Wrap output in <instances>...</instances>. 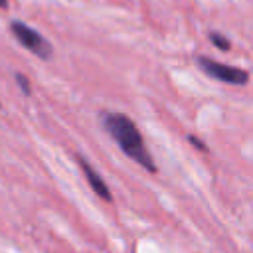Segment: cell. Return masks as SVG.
Listing matches in <instances>:
<instances>
[{"label": "cell", "mask_w": 253, "mask_h": 253, "mask_svg": "<svg viewBox=\"0 0 253 253\" xmlns=\"http://www.w3.org/2000/svg\"><path fill=\"white\" fill-rule=\"evenodd\" d=\"M103 126L130 160H134L138 166H142L144 170H148L152 174L158 170L146 144H144V138H142L138 126L134 125V121L130 117H126L123 113L107 111V113H103Z\"/></svg>", "instance_id": "6da1fadb"}, {"label": "cell", "mask_w": 253, "mask_h": 253, "mask_svg": "<svg viewBox=\"0 0 253 253\" xmlns=\"http://www.w3.org/2000/svg\"><path fill=\"white\" fill-rule=\"evenodd\" d=\"M10 32L12 36L20 42V45H24L28 51H32L34 55H38L40 59H51L53 55V45L49 43V40H45L38 30L30 28L28 24L20 22V20H12L10 22Z\"/></svg>", "instance_id": "7a4b0ae2"}, {"label": "cell", "mask_w": 253, "mask_h": 253, "mask_svg": "<svg viewBox=\"0 0 253 253\" xmlns=\"http://www.w3.org/2000/svg\"><path fill=\"white\" fill-rule=\"evenodd\" d=\"M196 61H198V67L206 75H210L211 79H217V81L227 83V85H247L249 83V71H245L241 67L219 63V61L206 57V55H200Z\"/></svg>", "instance_id": "3957f363"}, {"label": "cell", "mask_w": 253, "mask_h": 253, "mask_svg": "<svg viewBox=\"0 0 253 253\" xmlns=\"http://www.w3.org/2000/svg\"><path fill=\"white\" fill-rule=\"evenodd\" d=\"M77 158V164L81 166V170H83V174H85V180L89 182V186H91V190L101 198V200H105V202H113V194H111V190H109V186L105 184V180L99 176V172L81 156V154H77L75 156Z\"/></svg>", "instance_id": "277c9868"}, {"label": "cell", "mask_w": 253, "mask_h": 253, "mask_svg": "<svg viewBox=\"0 0 253 253\" xmlns=\"http://www.w3.org/2000/svg\"><path fill=\"white\" fill-rule=\"evenodd\" d=\"M210 40H211V43H213L217 49H221V51H229V49H231L229 40H227L223 34H219V32H210Z\"/></svg>", "instance_id": "5b68a950"}, {"label": "cell", "mask_w": 253, "mask_h": 253, "mask_svg": "<svg viewBox=\"0 0 253 253\" xmlns=\"http://www.w3.org/2000/svg\"><path fill=\"white\" fill-rule=\"evenodd\" d=\"M16 83L20 85V89H22V93H24V95H30V93H32L30 79H28L24 73H16Z\"/></svg>", "instance_id": "8992f818"}, {"label": "cell", "mask_w": 253, "mask_h": 253, "mask_svg": "<svg viewBox=\"0 0 253 253\" xmlns=\"http://www.w3.org/2000/svg\"><path fill=\"white\" fill-rule=\"evenodd\" d=\"M188 142H192V144H194L198 150H202V152H208V146H206V144H204L200 138H196V136H188Z\"/></svg>", "instance_id": "52a82bcc"}, {"label": "cell", "mask_w": 253, "mask_h": 253, "mask_svg": "<svg viewBox=\"0 0 253 253\" xmlns=\"http://www.w3.org/2000/svg\"><path fill=\"white\" fill-rule=\"evenodd\" d=\"M0 8L6 10V8H8V0H0Z\"/></svg>", "instance_id": "ba28073f"}]
</instances>
